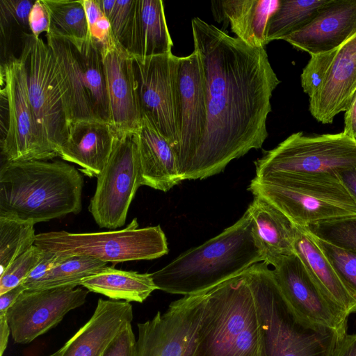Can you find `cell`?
<instances>
[{
    "mask_svg": "<svg viewBox=\"0 0 356 356\" xmlns=\"http://www.w3.org/2000/svg\"><path fill=\"white\" fill-rule=\"evenodd\" d=\"M60 259L61 257H58L54 253L44 251L42 258L22 283L24 287L26 288L28 285L42 277L43 275L54 266L60 260Z\"/></svg>",
    "mask_w": 356,
    "mask_h": 356,
    "instance_id": "obj_42",
    "label": "cell"
},
{
    "mask_svg": "<svg viewBox=\"0 0 356 356\" xmlns=\"http://www.w3.org/2000/svg\"><path fill=\"white\" fill-rule=\"evenodd\" d=\"M343 133L356 142V92L345 111Z\"/></svg>",
    "mask_w": 356,
    "mask_h": 356,
    "instance_id": "obj_44",
    "label": "cell"
},
{
    "mask_svg": "<svg viewBox=\"0 0 356 356\" xmlns=\"http://www.w3.org/2000/svg\"><path fill=\"white\" fill-rule=\"evenodd\" d=\"M356 34V0H330L307 26L282 40L311 56L337 49Z\"/></svg>",
    "mask_w": 356,
    "mask_h": 356,
    "instance_id": "obj_19",
    "label": "cell"
},
{
    "mask_svg": "<svg viewBox=\"0 0 356 356\" xmlns=\"http://www.w3.org/2000/svg\"><path fill=\"white\" fill-rule=\"evenodd\" d=\"M330 0H280L266 30L267 44L282 40L309 24Z\"/></svg>",
    "mask_w": 356,
    "mask_h": 356,
    "instance_id": "obj_29",
    "label": "cell"
},
{
    "mask_svg": "<svg viewBox=\"0 0 356 356\" xmlns=\"http://www.w3.org/2000/svg\"><path fill=\"white\" fill-rule=\"evenodd\" d=\"M58 65L61 88L70 124L81 120L110 124L106 83L101 52L90 38L82 43L46 34Z\"/></svg>",
    "mask_w": 356,
    "mask_h": 356,
    "instance_id": "obj_7",
    "label": "cell"
},
{
    "mask_svg": "<svg viewBox=\"0 0 356 356\" xmlns=\"http://www.w3.org/2000/svg\"><path fill=\"white\" fill-rule=\"evenodd\" d=\"M194 51L205 79L207 124L184 180L222 172L260 149L268 136L270 99L280 83L265 47H254L200 17L191 20Z\"/></svg>",
    "mask_w": 356,
    "mask_h": 356,
    "instance_id": "obj_1",
    "label": "cell"
},
{
    "mask_svg": "<svg viewBox=\"0 0 356 356\" xmlns=\"http://www.w3.org/2000/svg\"><path fill=\"white\" fill-rule=\"evenodd\" d=\"M133 318L129 302L99 298L90 319L60 348L48 356H101L122 327Z\"/></svg>",
    "mask_w": 356,
    "mask_h": 356,
    "instance_id": "obj_21",
    "label": "cell"
},
{
    "mask_svg": "<svg viewBox=\"0 0 356 356\" xmlns=\"http://www.w3.org/2000/svg\"><path fill=\"white\" fill-rule=\"evenodd\" d=\"M29 26L31 33L40 38L42 32L49 31V14L42 0H35L29 14Z\"/></svg>",
    "mask_w": 356,
    "mask_h": 356,
    "instance_id": "obj_41",
    "label": "cell"
},
{
    "mask_svg": "<svg viewBox=\"0 0 356 356\" xmlns=\"http://www.w3.org/2000/svg\"><path fill=\"white\" fill-rule=\"evenodd\" d=\"M80 286L115 300L144 302L157 289L151 273H140L106 266L99 273L83 278Z\"/></svg>",
    "mask_w": 356,
    "mask_h": 356,
    "instance_id": "obj_28",
    "label": "cell"
},
{
    "mask_svg": "<svg viewBox=\"0 0 356 356\" xmlns=\"http://www.w3.org/2000/svg\"><path fill=\"white\" fill-rule=\"evenodd\" d=\"M116 134L110 124L100 120H81L72 123L58 155L76 163L89 177H97L113 151Z\"/></svg>",
    "mask_w": 356,
    "mask_h": 356,
    "instance_id": "obj_22",
    "label": "cell"
},
{
    "mask_svg": "<svg viewBox=\"0 0 356 356\" xmlns=\"http://www.w3.org/2000/svg\"><path fill=\"white\" fill-rule=\"evenodd\" d=\"M25 289L26 288L22 283L0 295V315H6L8 309Z\"/></svg>",
    "mask_w": 356,
    "mask_h": 356,
    "instance_id": "obj_45",
    "label": "cell"
},
{
    "mask_svg": "<svg viewBox=\"0 0 356 356\" xmlns=\"http://www.w3.org/2000/svg\"><path fill=\"white\" fill-rule=\"evenodd\" d=\"M264 261L253 237L252 219L247 209L220 234L183 252L151 275L157 289L189 296L212 288Z\"/></svg>",
    "mask_w": 356,
    "mask_h": 356,
    "instance_id": "obj_3",
    "label": "cell"
},
{
    "mask_svg": "<svg viewBox=\"0 0 356 356\" xmlns=\"http://www.w3.org/2000/svg\"><path fill=\"white\" fill-rule=\"evenodd\" d=\"M34 3L33 0L0 1L1 64L17 58L13 50L15 42L24 45L26 36L32 34L29 18Z\"/></svg>",
    "mask_w": 356,
    "mask_h": 356,
    "instance_id": "obj_30",
    "label": "cell"
},
{
    "mask_svg": "<svg viewBox=\"0 0 356 356\" xmlns=\"http://www.w3.org/2000/svg\"><path fill=\"white\" fill-rule=\"evenodd\" d=\"M338 49L339 48L311 56L301 74V86L309 97L315 94L321 86Z\"/></svg>",
    "mask_w": 356,
    "mask_h": 356,
    "instance_id": "obj_39",
    "label": "cell"
},
{
    "mask_svg": "<svg viewBox=\"0 0 356 356\" xmlns=\"http://www.w3.org/2000/svg\"><path fill=\"white\" fill-rule=\"evenodd\" d=\"M248 190L300 227L356 216V203L337 173H277L255 177Z\"/></svg>",
    "mask_w": 356,
    "mask_h": 356,
    "instance_id": "obj_6",
    "label": "cell"
},
{
    "mask_svg": "<svg viewBox=\"0 0 356 356\" xmlns=\"http://www.w3.org/2000/svg\"><path fill=\"white\" fill-rule=\"evenodd\" d=\"M293 253L321 291L338 309L348 316L356 313V297L343 284L313 236L304 227L296 226Z\"/></svg>",
    "mask_w": 356,
    "mask_h": 356,
    "instance_id": "obj_24",
    "label": "cell"
},
{
    "mask_svg": "<svg viewBox=\"0 0 356 356\" xmlns=\"http://www.w3.org/2000/svg\"><path fill=\"white\" fill-rule=\"evenodd\" d=\"M356 92V34L339 47L320 88L309 98L312 116L323 124L332 123L346 111Z\"/></svg>",
    "mask_w": 356,
    "mask_h": 356,
    "instance_id": "obj_20",
    "label": "cell"
},
{
    "mask_svg": "<svg viewBox=\"0 0 356 356\" xmlns=\"http://www.w3.org/2000/svg\"><path fill=\"white\" fill-rule=\"evenodd\" d=\"M252 219V234L268 265L277 257L293 254L296 225L265 200L254 197L247 209Z\"/></svg>",
    "mask_w": 356,
    "mask_h": 356,
    "instance_id": "obj_27",
    "label": "cell"
},
{
    "mask_svg": "<svg viewBox=\"0 0 356 356\" xmlns=\"http://www.w3.org/2000/svg\"><path fill=\"white\" fill-rule=\"evenodd\" d=\"M179 142L175 151L182 181L197 152L207 124L206 86L197 53L181 57L179 74Z\"/></svg>",
    "mask_w": 356,
    "mask_h": 356,
    "instance_id": "obj_17",
    "label": "cell"
},
{
    "mask_svg": "<svg viewBox=\"0 0 356 356\" xmlns=\"http://www.w3.org/2000/svg\"><path fill=\"white\" fill-rule=\"evenodd\" d=\"M132 58L142 119L154 127L175 153L179 142L181 57L169 53Z\"/></svg>",
    "mask_w": 356,
    "mask_h": 356,
    "instance_id": "obj_11",
    "label": "cell"
},
{
    "mask_svg": "<svg viewBox=\"0 0 356 356\" xmlns=\"http://www.w3.org/2000/svg\"><path fill=\"white\" fill-rule=\"evenodd\" d=\"M246 271L258 312L260 356H332L342 336L300 318L284 298L267 263L254 264Z\"/></svg>",
    "mask_w": 356,
    "mask_h": 356,
    "instance_id": "obj_4",
    "label": "cell"
},
{
    "mask_svg": "<svg viewBox=\"0 0 356 356\" xmlns=\"http://www.w3.org/2000/svg\"><path fill=\"white\" fill-rule=\"evenodd\" d=\"M270 265L282 295L300 318L341 336L347 333L348 316L323 294L296 254L277 257Z\"/></svg>",
    "mask_w": 356,
    "mask_h": 356,
    "instance_id": "obj_16",
    "label": "cell"
},
{
    "mask_svg": "<svg viewBox=\"0 0 356 356\" xmlns=\"http://www.w3.org/2000/svg\"><path fill=\"white\" fill-rule=\"evenodd\" d=\"M173 43L161 0H136L133 24L126 51L145 58L172 53Z\"/></svg>",
    "mask_w": 356,
    "mask_h": 356,
    "instance_id": "obj_26",
    "label": "cell"
},
{
    "mask_svg": "<svg viewBox=\"0 0 356 356\" xmlns=\"http://www.w3.org/2000/svg\"><path fill=\"white\" fill-rule=\"evenodd\" d=\"M337 175L356 203V165L342 170Z\"/></svg>",
    "mask_w": 356,
    "mask_h": 356,
    "instance_id": "obj_46",
    "label": "cell"
},
{
    "mask_svg": "<svg viewBox=\"0 0 356 356\" xmlns=\"http://www.w3.org/2000/svg\"><path fill=\"white\" fill-rule=\"evenodd\" d=\"M44 254L42 249L33 245L13 261L0 275V295L23 283Z\"/></svg>",
    "mask_w": 356,
    "mask_h": 356,
    "instance_id": "obj_38",
    "label": "cell"
},
{
    "mask_svg": "<svg viewBox=\"0 0 356 356\" xmlns=\"http://www.w3.org/2000/svg\"><path fill=\"white\" fill-rule=\"evenodd\" d=\"M87 17L89 38L103 56L118 44L113 35L109 20L97 0H82Z\"/></svg>",
    "mask_w": 356,
    "mask_h": 356,
    "instance_id": "obj_37",
    "label": "cell"
},
{
    "mask_svg": "<svg viewBox=\"0 0 356 356\" xmlns=\"http://www.w3.org/2000/svg\"><path fill=\"white\" fill-rule=\"evenodd\" d=\"M19 58L25 65L31 106L49 143L58 154L68 136L70 123L54 52L40 38L29 34Z\"/></svg>",
    "mask_w": 356,
    "mask_h": 356,
    "instance_id": "obj_12",
    "label": "cell"
},
{
    "mask_svg": "<svg viewBox=\"0 0 356 356\" xmlns=\"http://www.w3.org/2000/svg\"><path fill=\"white\" fill-rule=\"evenodd\" d=\"M107 263L85 255L61 257L42 277L26 287L36 291L65 286H80L81 281L106 268Z\"/></svg>",
    "mask_w": 356,
    "mask_h": 356,
    "instance_id": "obj_31",
    "label": "cell"
},
{
    "mask_svg": "<svg viewBox=\"0 0 356 356\" xmlns=\"http://www.w3.org/2000/svg\"><path fill=\"white\" fill-rule=\"evenodd\" d=\"M49 14V31L75 43L89 39L86 10L82 0H42Z\"/></svg>",
    "mask_w": 356,
    "mask_h": 356,
    "instance_id": "obj_32",
    "label": "cell"
},
{
    "mask_svg": "<svg viewBox=\"0 0 356 356\" xmlns=\"http://www.w3.org/2000/svg\"><path fill=\"white\" fill-rule=\"evenodd\" d=\"M97 179L89 211L101 228L123 226L131 202L141 186L134 134L116 135L110 158Z\"/></svg>",
    "mask_w": 356,
    "mask_h": 356,
    "instance_id": "obj_13",
    "label": "cell"
},
{
    "mask_svg": "<svg viewBox=\"0 0 356 356\" xmlns=\"http://www.w3.org/2000/svg\"><path fill=\"white\" fill-rule=\"evenodd\" d=\"M88 292L74 286L24 290L6 313L14 342L26 344L46 333L83 305Z\"/></svg>",
    "mask_w": 356,
    "mask_h": 356,
    "instance_id": "obj_15",
    "label": "cell"
},
{
    "mask_svg": "<svg viewBox=\"0 0 356 356\" xmlns=\"http://www.w3.org/2000/svg\"><path fill=\"white\" fill-rule=\"evenodd\" d=\"M34 245L58 257L85 255L106 263L151 260L168 252L167 238L161 226L138 228L136 218L117 231L40 233L36 234Z\"/></svg>",
    "mask_w": 356,
    "mask_h": 356,
    "instance_id": "obj_8",
    "label": "cell"
},
{
    "mask_svg": "<svg viewBox=\"0 0 356 356\" xmlns=\"http://www.w3.org/2000/svg\"><path fill=\"white\" fill-rule=\"evenodd\" d=\"M304 228L318 238L356 251V216L321 222Z\"/></svg>",
    "mask_w": 356,
    "mask_h": 356,
    "instance_id": "obj_35",
    "label": "cell"
},
{
    "mask_svg": "<svg viewBox=\"0 0 356 356\" xmlns=\"http://www.w3.org/2000/svg\"><path fill=\"white\" fill-rule=\"evenodd\" d=\"M256 177L271 174H337L356 165V142L343 132L291 134L254 162Z\"/></svg>",
    "mask_w": 356,
    "mask_h": 356,
    "instance_id": "obj_9",
    "label": "cell"
},
{
    "mask_svg": "<svg viewBox=\"0 0 356 356\" xmlns=\"http://www.w3.org/2000/svg\"><path fill=\"white\" fill-rule=\"evenodd\" d=\"M131 323L122 327L101 356H133L136 339Z\"/></svg>",
    "mask_w": 356,
    "mask_h": 356,
    "instance_id": "obj_40",
    "label": "cell"
},
{
    "mask_svg": "<svg viewBox=\"0 0 356 356\" xmlns=\"http://www.w3.org/2000/svg\"><path fill=\"white\" fill-rule=\"evenodd\" d=\"M279 4L280 0L213 1L211 10L217 22L230 24L236 38L252 47H265L267 23Z\"/></svg>",
    "mask_w": 356,
    "mask_h": 356,
    "instance_id": "obj_25",
    "label": "cell"
},
{
    "mask_svg": "<svg viewBox=\"0 0 356 356\" xmlns=\"http://www.w3.org/2000/svg\"><path fill=\"white\" fill-rule=\"evenodd\" d=\"M255 300L246 270L207 290L193 356H260Z\"/></svg>",
    "mask_w": 356,
    "mask_h": 356,
    "instance_id": "obj_5",
    "label": "cell"
},
{
    "mask_svg": "<svg viewBox=\"0 0 356 356\" xmlns=\"http://www.w3.org/2000/svg\"><path fill=\"white\" fill-rule=\"evenodd\" d=\"M110 113L117 136L136 134L142 116L136 92L133 58L119 44L102 56Z\"/></svg>",
    "mask_w": 356,
    "mask_h": 356,
    "instance_id": "obj_18",
    "label": "cell"
},
{
    "mask_svg": "<svg viewBox=\"0 0 356 356\" xmlns=\"http://www.w3.org/2000/svg\"><path fill=\"white\" fill-rule=\"evenodd\" d=\"M206 294L184 296L163 314L138 323L133 356H193Z\"/></svg>",
    "mask_w": 356,
    "mask_h": 356,
    "instance_id": "obj_14",
    "label": "cell"
},
{
    "mask_svg": "<svg viewBox=\"0 0 356 356\" xmlns=\"http://www.w3.org/2000/svg\"><path fill=\"white\" fill-rule=\"evenodd\" d=\"M10 334L6 315H0V356H3L6 350Z\"/></svg>",
    "mask_w": 356,
    "mask_h": 356,
    "instance_id": "obj_47",
    "label": "cell"
},
{
    "mask_svg": "<svg viewBox=\"0 0 356 356\" xmlns=\"http://www.w3.org/2000/svg\"><path fill=\"white\" fill-rule=\"evenodd\" d=\"M0 69L1 102L6 110L1 148L6 161H45L58 156L30 103L24 61L15 58L1 64Z\"/></svg>",
    "mask_w": 356,
    "mask_h": 356,
    "instance_id": "obj_10",
    "label": "cell"
},
{
    "mask_svg": "<svg viewBox=\"0 0 356 356\" xmlns=\"http://www.w3.org/2000/svg\"><path fill=\"white\" fill-rule=\"evenodd\" d=\"M34 225L16 218L0 216V275L35 244Z\"/></svg>",
    "mask_w": 356,
    "mask_h": 356,
    "instance_id": "obj_33",
    "label": "cell"
},
{
    "mask_svg": "<svg viewBox=\"0 0 356 356\" xmlns=\"http://www.w3.org/2000/svg\"><path fill=\"white\" fill-rule=\"evenodd\" d=\"M83 178L61 161H6L0 170V216L34 224L81 210Z\"/></svg>",
    "mask_w": 356,
    "mask_h": 356,
    "instance_id": "obj_2",
    "label": "cell"
},
{
    "mask_svg": "<svg viewBox=\"0 0 356 356\" xmlns=\"http://www.w3.org/2000/svg\"><path fill=\"white\" fill-rule=\"evenodd\" d=\"M312 236L341 282L356 297V251L339 247Z\"/></svg>",
    "mask_w": 356,
    "mask_h": 356,
    "instance_id": "obj_36",
    "label": "cell"
},
{
    "mask_svg": "<svg viewBox=\"0 0 356 356\" xmlns=\"http://www.w3.org/2000/svg\"><path fill=\"white\" fill-rule=\"evenodd\" d=\"M332 356H356V333L347 332L340 337Z\"/></svg>",
    "mask_w": 356,
    "mask_h": 356,
    "instance_id": "obj_43",
    "label": "cell"
},
{
    "mask_svg": "<svg viewBox=\"0 0 356 356\" xmlns=\"http://www.w3.org/2000/svg\"><path fill=\"white\" fill-rule=\"evenodd\" d=\"M141 186L167 192L182 181L168 142L145 119L134 134Z\"/></svg>",
    "mask_w": 356,
    "mask_h": 356,
    "instance_id": "obj_23",
    "label": "cell"
},
{
    "mask_svg": "<svg viewBox=\"0 0 356 356\" xmlns=\"http://www.w3.org/2000/svg\"><path fill=\"white\" fill-rule=\"evenodd\" d=\"M118 44L125 51L133 24L136 0H97Z\"/></svg>",
    "mask_w": 356,
    "mask_h": 356,
    "instance_id": "obj_34",
    "label": "cell"
}]
</instances>
